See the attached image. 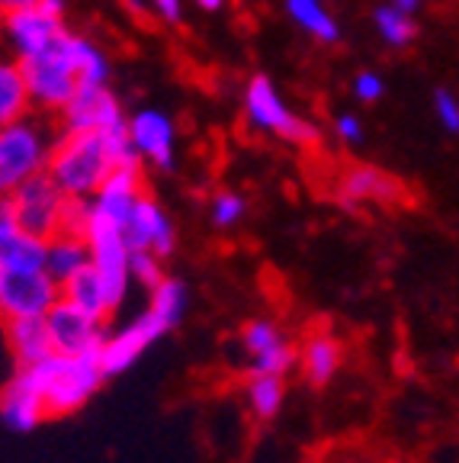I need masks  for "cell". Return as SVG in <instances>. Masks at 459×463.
<instances>
[{"instance_id": "6da1fadb", "label": "cell", "mask_w": 459, "mask_h": 463, "mask_svg": "<svg viewBox=\"0 0 459 463\" xmlns=\"http://www.w3.org/2000/svg\"><path fill=\"white\" fill-rule=\"evenodd\" d=\"M113 167L107 132H58L49 174L65 196L90 200Z\"/></svg>"}, {"instance_id": "7a4b0ae2", "label": "cell", "mask_w": 459, "mask_h": 463, "mask_svg": "<svg viewBox=\"0 0 459 463\" xmlns=\"http://www.w3.org/2000/svg\"><path fill=\"white\" fill-rule=\"evenodd\" d=\"M33 380L39 383L45 399V412L52 419L58 415H71L78 412L87 399L94 396L97 390L103 386L107 373L100 367V354H55L52 351L49 357H42L39 364L29 367Z\"/></svg>"}, {"instance_id": "3957f363", "label": "cell", "mask_w": 459, "mask_h": 463, "mask_svg": "<svg viewBox=\"0 0 459 463\" xmlns=\"http://www.w3.org/2000/svg\"><path fill=\"white\" fill-rule=\"evenodd\" d=\"M55 138L58 129L33 113L0 126V196H10L29 177L49 171Z\"/></svg>"}, {"instance_id": "277c9868", "label": "cell", "mask_w": 459, "mask_h": 463, "mask_svg": "<svg viewBox=\"0 0 459 463\" xmlns=\"http://www.w3.org/2000/svg\"><path fill=\"white\" fill-rule=\"evenodd\" d=\"M244 123L248 129L254 132H264V136L273 138H283V142H293V145H309L315 142V126L309 119H302L289 100L280 94V87L273 84V78L267 74H254L244 87Z\"/></svg>"}, {"instance_id": "5b68a950", "label": "cell", "mask_w": 459, "mask_h": 463, "mask_svg": "<svg viewBox=\"0 0 459 463\" xmlns=\"http://www.w3.org/2000/svg\"><path fill=\"white\" fill-rule=\"evenodd\" d=\"M65 33H61V39H58L52 49L20 61L23 78H26L29 100H33V113L55 116L58 109L71 100L74 90L80 87L78 71H74V61H71V55H68Z\"/></svg>"}, {"instance_id": "8992f818", "label": "cell", "mask_w": 459, "mask_h": 463, "mask_svg": "<svg viewBox=\"0 0 459 463\" xmlns=\"http://www.w3.org/2000/svg\"><path fill=\"white\" fill-rule=\"evenodd\" d=\"M84 239L90 245V264L97 268V274L103 277L109 289V299L113 306L119 309L126 303V293H129V283H132V274H129V254L132 248L126 245V235L122 229L107 216H97L90 213V222L84 229Z\"/></svg>"}, {"instance_id": "52a82bcc", "label": "cell", "mask_w": 459, "mask_h": 463, "mask_svg": "<svg viewBox=\"0 0 459 463\" xmlns=\"http://www.w3.org/2000/svg\"><path fill=\"white\" fill-rule=\"evenodd\" d=\"M10 206H14V216L20 222V229H26L36 239H52L65 225L68 196L52 181V174L42 171L10 194Z\"/></svg>"}, {"instance_id": "ba28073f", "label": "cell", "mask_w": 459, "mask_h": 463, "mask_svg": "<svg viewBox=\"0 0 459 463\" xmlns=\"http://www.w3.org/2000/svg\"><path fill=\"white\" fill-rule=\"evenodd\" d=\"M65 29V16H55L42 4H33V7L14 10V14H0V49L23 61V58L52 49Z\"/></svg>"}, {"instance_id": "9c48e42d", "label": "cell", "mask_w": 459, "mask_h": 463, "mask_svg": "<svg viewBox=\"0 0 459 463\" xmlns=\"http://www.w3.org/2000/svg\"><path fill=\"white\" fill-rule=\"evenodd\" d=\"M126 107L109 84H80L55 113L58 132H109L126 126Z\"/></svg>"}, {"instance_id": "30bf717a", "label": "cell", "mask_w": 459, "mask_h": 463, "mask_svg": "<svg viewBox=\"0 0 459 463\" xmlns=\"http://www.w3.org/2000/svg\"><path fill=\"white\" fill-rule=\"evenodd\" d=\"M61 299V283L45 268L0 270V318L45 316Z\"/></svg>"}, {"instance_id": "8fae6325", "label": "cell", "mask_w": 459, "mask_h": 463, "mask_svg": "<svg viewBox=\"0 0 459 463\" xmlns=\"http://www.w3.org/2000/svg\"><path fill=\"white\" fill-rule=\"evenodd\" d=\"M126 129L136 145L142 165L158 167V171H173L177 165V126L158 107H142L126 119Z\"/></svg>"}, {"instance_id": "7c38bea8", "label": "cell", "mask_w": 459, "mask_h": 463, "mask_svg": "<svg viewBox=\"0 0 459 463\" xmlns=\"http://www.w3.org/2000/svg\"><path fill=\"white\" fill-rule=\"evenodd\" d=\"M45 326L52 335V351L55 354H100L103 341H107V328L97 318L84 316L80 309H74L71 303L58 299L49 312H45Z\"/></svg>"}, {"instance_id": "4fadbf2b", "label": "cell", "mask_w": 459, "mask_h": 463, "mask_svg": "<svg viewBox=\"0 0 459 463\" xmlns=\"http://www.w3.org/2000/svg\"><path fill=\"white\" fill-rule=\"evenodd\" d=\"M167 332H171V328H167L151 309H145L132 326L119 328L116 335H107V341H103V347H100V367H103V373H107V380L109 376L126 373L129 367H136L138 357H142L155 341L164 338Z\"/></svg>"}, {"instance_id": "5bb4252c", "label": "cell", "mask_w": 459, "mask_h": 463, "mask_svg": "<svg viewBox=\"0 0 459 463\" xmlns=\"http://www.w3.org/2000/svg\"><path fill=\"white\" fill-rule=\"evenodd\" d=\"M122 235L132 251H155L158 258H171L177 248V229H173L167 210L151 194L138 200L129 222L122 225Z\"/></svg>"}, {"instance_id": "9a60e30c", "label": "cell", "mask_w": 459, "mask_h": 463, "mask_svg": "<svg viewBox=\"0 0 459 463\" xmlns=\"http://www.w3.org/2000/svg\"><path fill=\"white\" fill-rule=\"evenodd\" d=\"M49 419L45 412V399L39 383L33 380L29 367H20L0 390V421L16 434H29Z\"/></svg>"}, {"instance_id": "2e32d148", "label": "cell", "mask_w": 459, "mask_h": 463, "mask_svg": "<svg viewBox=\"0 0 459 463\" xmlns=\"http://www.w3.org/2000/svg\"><path fill=\"white\" fill-rule=\"evenodd\" d=\"M148 194L145 190V174L142 167H113L107 181L97 187V194L90 196L97 216L113 219L116 225H126L132 216V210L138 206V200Z\"/></svg>"}, {"instance_id": "e0dca14e", "label": "cell", "mask_w": 459, "mask_h": 463, "mask_svg": "<svg viewBox=\"0 0 459 463\" xmlns=\"http://www.w3.org/2000/svg\"><path fill=\"white\" fill-rule=\"evenodd\" d=\"M405 196L402 184L392 174L379 171L373 165H357L341 177V200L344 206H360V203H398Z\"/></svg>"}, {"instance_id": "ac0fdd59", "label": "cell", "mask_w": 459, "mask_h": 463, "mask_svg": "<svg viewBox=\"0 0 459 463\" xmlns=\"http://www.w3.org/2000/svg\"><path fill=\"white\" fill-rule=\"evenodd\" d=\"M61 299L71 303L74 309H80L84 316L97 318V322H107V318L116 312L107 283H103V277L97 274L94 264L80 268L78 274H71L65 283H61Z\"/></svg>"}, {"instance_id": "d6986e66", "label": "cell", "mask_w": 459, "mask_h": 463, "mask_svg": "<svg viewBox=\"0 0 459 463\" xmlns=\"http://www.w3.org/2000/svg\"><path fill=\"white\" fill-rule=\"evenodd\" d=\"M4 332H7V345L20 367H33V364H39L42 357L52 354V335L49 326H45V316L7 318Z\"/></svg>"}, {"instance_id": "ffe728a7", "label": "cell", "mask_w": 459, "mask_h": 463, "mask_svg": "<svg viewBox=\"0 0 459 463\" xmlns=\"http://www.w3.org/2000/svg\"><path fill=\"white\" fill-rule=\"evenodd\" d=\"M299 370L305 383L328 386L341 370V341L334 335H312L299 351Z\"/></svg>"}, {"instance_id": "44dd1931", "label": "cell", "mask_w": 459, "mask_h": 463, "mask_svg": "<svg viewBox=\"0 0 459 463\" xmlns=\"http://www.w3.org/2000/svg\"><path fill=\"white\" fill-rule=\"evenodd\" d=\"M90 264V245L78 232H55L52 239H45V270L55 277L58 283H65L71 274Z\"/></svg>"}, {"instance_id": "7402d4cb", "label": "cell", "mask_w": 459, "mask_h": 463, "mask_svg": "<svg viewBox=\"0 0 459 463\" xmlns=\"http://www.w3.org/2000/svg\"><path fill=\"white\" fill-rule=\"evenodd\" d=\"M283 10L315 43L334 45L341 39V23L328 10V0H283Z\"/></svg>"}, {"instance_id": "603a6c76", "label": "cell", "mask_w": 459, "mask_h": 463, "mask_svg": "<svg viewBox=\"0 0 459 463\" xmlns=\"http://www.w3.org/2000/svg\"><path fill=\"white\" fill-rule=\"evenodd\" d=\"M29 113H33V100H29L20 61L0 49V126L23 119Z\"/></svg>"}, {"instance_id": "cb8c5ba5", "label": "cell", "mask_w": 459, "mask_h": 463, "mask_svg": "<svg viewBox=\"0 0 459 463\" xmlns=\"http://www.w3.org/2000/svg\"><path fill=\"white\" fill-rule=\"evenodd\" d=\"M65 45H68V55H71L80 84H109V78H113V61H109V55L94 39H87V36H80V33L68 29Z\"/></svg>"}, {"instance_id": "d4e9b609", "label": "cell", "mask_w": 459, "mask_h": 463, "mask_svg": "<svg viewBox=\"0 0 459 463\" xmlns=\"http://www.w3.org/2000/svg\"><path fill=\"white\" fill-rule=\"evenodd\" d=\"M373 26H376L379 43L389 45V49H408V45L417 39L415 14L395 7L392 0H389V4H379V7L373 10Z\"/></svg>"}, {"instance_id": "484cf974", "label": "cell", "mask_w": 459, "mask_h": 463, "mask_svg": "<svg viewBox=\"0 0 459 463\" xmlns=\"http://www.w3.org/2000/svg\"><path fill=\"white\" fill-rule=\"evenodd\" d=\"M155 316L164 322L167 328H177L183 318H187L190 309V287L177 277H164L158 287H151V306H148Z\"/></svg>"}, {"instance_id": "4316f807", "label": "cell", "mask_w": 459, "mask_h": 463, "mask_svg": "<svg viewBox=\"0 0 459 463\" xmlns=\"http://www.w3.org/2000/svg\"><path fill=\"white\" fill-rule=\"evenodd\" d=\"M244 396L251 405L254 419L270 421L276 419V412L283 409V399H286V376H273V373H254L244 386Z\"/></svg>"}, {"instance_id": "83f0119b", "label": "cell", "mask_w": 459, "mask_h": 463, "mask_svg": "<svg viewBox=\"0 0 459 463\" xmlns=\"http://www.w3.org/2000/svg\"><path fill=\"white\" fill-rule=\"evenodd\" d=\"M244 216H248V200H244L238 190H219V194L209 200V222L216 225L219 232L235 229Z\"/></svg>"}, {"instance_id": "f1b7e54d", "label": "cell", "mask_w": 459, "mask_h": 463, "mask_svg": "<svg viewBox=\"0 0 459 463\" xmlns=\"http://www.w3.org/2000/svg\"><path fill=\"white\" fill-rule=\"evenodd\" d=\"M293 367H299V351H295L289 341H280V345L267 347L260 354L251 357L248 364V373H273V376H286Z\"/></svg>"}, {"instance_id": "f546056e", "label": "cell", "mask_w": 459, "mask_h": 463, "mask_svg": "<svg viewBox=\"0 0 459 463\" xmlns=\"http://www.w3.org/2000/svg\"><path fill=\"white\" fill-rule=\"evenodd\" d=\"M280 341H289V338L276 322H270V318H251V322L241 328V347L248 351V357L260 354V351L280 345Z\"/></svg>"}, {"instance_id": "4dcf8cb0", "label": "cell", "mask_w": 459, "mask_h": 463, "mask_svg": "<svg viewBox=\"0 0 459 463\" xmlns=\"http://www.w3.org/2000/svg\"><path fill=\"white\" fill-rule=\"evenodd\" d=\"M164 258H158L155 251H132L129 254V274L136 283H142L145 289L158 287L161 280H164V264H161Z\"/></svg>"}, {"instance_id": "1f68e13d", "label": "cell", "mask_w": 459, "mask_h": 463, "mask_svg": "<svg viewBox=\"0 0 459 463\" xmlns=\"http://www.w3.org/2000/svg\"><path fill=\"white\" fill-rule=\"evenodd\" d=\"M434 116L444 126V132L459 136V94L450 87H437L434 90Z\"/></svg>"}, {"instance_id": "d6a6232c", "label": "cell", "mask_w": 459, "mask_h": 463, "mask_svg": "<svg viewBox=\"0 0 459 463\" xmlns=\"http://www.w3.org/2000/svg\"><path fill=\"white\" fill-rule=\"evenodd\" d=\"M351 90L360 103L373 107V103H379L382 97H386V78H382L379 71H360L357 78H353Z\"/></svg>"}, {"instance_id": "836d02e7", "label": "cell", "mask_w": 459, "mask_h": 463, "mask_svg": "<svg viewBox=\"0 0 459 463\" xmlns=\"http://www.w3.org/2000/svg\"><path fill=\"white\" fill-rule=\"evenodd\" d=\"M334 138L338 142H344V145H360L366 138V126H363V119H360L357 113H338L334 116Z\"/></svg>"}, {"instance_id": "e575fe53", "label": "cell", "mask_w": 459, "mask_h": 463, "mask_svg": "<svg viewBox=\"0 0 459 463\" xmlns=\"http://www.w3.org/2000/svg\"><path fill=\"white\" fill-rule=\"evenodd\" d=\"M148 7L158 20L171 23V26L183 20V0H148Z\"/></svg>"}, {"instance_id": "d590c367", "label": "cell", "mask_w": 459, "mask_h": 463, "mask_svg": "<svg viewBox=\"0 0 459 463\" xmlns=\"http://www.w3.org/2000/svg\"><path fill=\"white\" fill-rule=\"evenodd\" d=\"M39 0H0V14H14V10H23V7H33Z\"/></svg>"}, {"instance_id": "8d00e7d4", "label": "cell", "mask_w": 459, "mask_h": 463, "mask_svg": "<svg viewBox=\"0 0 459 463\" xmlns=\"http://www.w3.org/2000/svg\"><path fill=\"white\" fill-rule=\"evenodd\" d=\"M193 4L200 10H206V14H219V10H225V4H229V0H193Z\"/></svg>"}, {"instance_id": "74e56055", "label": "cell", "mask_w": 459, "mask_h": 463, "mask_svg": "<svg viewBox=\"0 0 459 463\" xmlns=\"http://www.w3.org/2000/svg\"><path fill=\"white\" fill-rule=\"evenodd\" d=\"M395 7H402V10H408V14H417L421 10V4L424 0H392Z\"/></svg>"}]
</instances>
